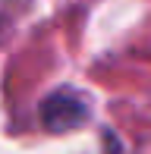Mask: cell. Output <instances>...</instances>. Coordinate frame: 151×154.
Instances as JSON below:
<instances>
[{"mask_svg": "<svg viewBox=\"0 0 151 154\" xmlns=\"http://www.w3.org/2000/svg\"><path fill=\"white\" fill-rule=\"evenodd\" d=\"M88 120V101L72 88H60L41 104V123L51 132H69Z\"/></svg>", "mask_w": 151, "mask_h": 154, "instance_id": "1", "label": "cell"}]
</instances>
